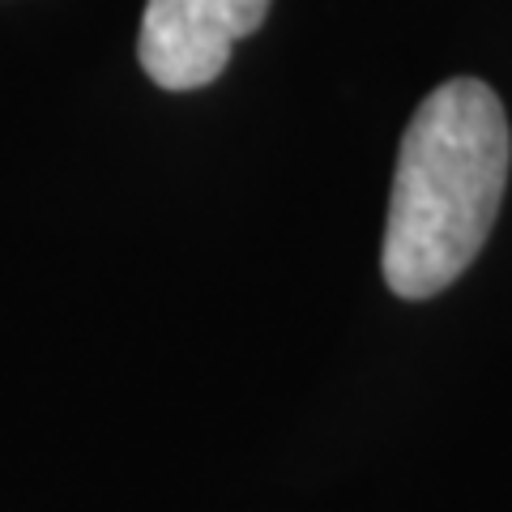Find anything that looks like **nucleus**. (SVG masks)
Returning a JSON list of instances; mask_svg holds the SVG:
<instances>
[{
	"label": "nucleus",
	"mask_w": 512,
	"mask_h": 512,
	"mask_svg": "<svg viewBox=\"0 0 512 512\" xmlns=\"http://www.w3.org/2000/svg\"><path fill=\"white\" fill-rule=\"evenodd\" d=\"M269 0H146L137 56L163 90L210 86L231 47L265 22Z\"/></svg>",
	"instance_id": "nucleus-2"
},
{
	"label": "nucleus",
	"mask_w": 512,
	"mask_h": 512,
	"mask_svg": "<svg viewBox=\"0 0 512 512\" xmlns=\"http://www.w3.org/2000/svg\"><path fill=\"white\" fill-rule=\"evenodd\" d=\"M512 141L495 90L453 77L427 94L402 133L384 222V282L402 299H427L470 269L495 227Z\"/></svg>",
	"instance_id": "nucleus-1"
}]
</instances>
